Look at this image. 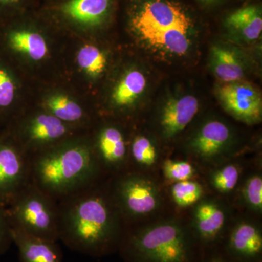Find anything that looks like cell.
<instances>
[{"instance_id":"obj_1","label":"cell","mask_w":262,"mask_h":262,"mask_svg":"<svg viewBox=\"0 0 262 262\" xmlns=\"http://www.w3.org/2000/svg\"><path fill=\"white\" fill-rule=\"evenodd\" d=\"M57 203L59 241L69 248L95 257L119 249L122 218L111 191L95 182Z\"/></svg>"},{"instance_id":"obj_2","label":"cell","mask_w":262,"mask_h":262,"mask_svg":"<svg viewBox=\"0 0 262 262\" xmlns=\"http://www.w3.org/2000/svg\"><path fill=\"white\" fill-rule=\"evenodd\" d=\"M127 26L141 47L165 61L189 58L201 29L194 12L179 0H131Z\"/></svg>"},{"instance_id":"obj_3","label":"cell","mask_w":262,"mask_h":262,"mask_svg":"<svg viewBox=\"0 0 262 262\" xmlns=\"http://www.w3.org/2000/svg\"><path fill=\"white\" fill-rule=\"evenodd\" d=\"M101 172L92 146L84 141H61L29 155L30 182L56 201L94 184Z\"/></svg>"},{"instance_id":"obj_4","label":"cell","mask_w":262,"mask_h":262,"mask_svg":"<svg viewBox=\"0 0 262 262\" xmlns=\"http://www.w3.org/2000/svg\"><path fill=\"white\" fill-rule=\"evenodd\" d=\"M119 250L127 262H201L203 255L190 227L175 220L123 235Z\"/></svg>"},{"instance_id":"obj_5","label":"cell","mask_w":262,"mask_h":262,"mask_svg":"<svg viewBox=\"0 0 262 262\" xmlns=\"http://www.w3.org/2000/svg\"><path fill=\"white\" fill-rule=\"evenodd\" d=\"M12 229L48 241H59L58 203L29 182L5 206Z\"/></svg>"},{"instance_id":"obj_6","label":"cell","mask_w":262,"mask_h":262,"mask_svg":"<svg viewBox=\"0 0 262 262\" xmlns=\"http://www.w3.org/2000/svg\"><path fill=\"white\" fill-rule=\"evenodd\" d=\"M112 187V195L122 218L138 220L155 213L163 198L158 184L137 171L124 172Z\"/></svg>"},{"instance_id":"obj_7","label":"cell","mask_w":262,"mask_h":262,"mask_svg":"<svg viewBox=\"0 0 262 262\" xmlns=\"http://www.w3.org/2000/svg\"><path fill=\"white\" fill-rule=\"evenodd\" d=\"M234 140L233 132L225 122L208 120L188 141V152L203 165H221L232 152Z\"/></svg>"},{"instance_id":"obj_8","label":"cell","mask_w":262,"mask_h":262,"mask_svg":"<svg viewBox=\"0 0 262 262\" xmlns=\"http://www.w3.org/2000/svg\"><path fill=\"white\" fill-rule=\"evenodd\" d=\"M8 139H0V203L7 206L30 182L29 155Z\"/></svg>"},{"instance_id":"obj_9","label":"cell","mask_w":262,"mask_h":262,"mask_svg":"<svg viewBox=\"0 0 262 262\" xmlns=\"http://www.w3.org/2000/svg\"><path fill=\"white\" fill-rule=\"evenodd\" d=\"M216 94L225 111L236 120L248 125L261 122V95L253 84L242 81L225 83Z\"/></svg>"},{"instance_id":"obj_10","label":"cell","mask_w":262,"mask_h":262,"mask_svg":"<svg viewBox=\"0 0 262 262\" xmlns=\"http://www.w3.org/2000/svg\"><path fill=\"white\" fill-rule=\"evenodd\" d=\"M227 221V211L218 201L201 199L194 205L190 228L203 253L223 242Z\"/></svg>"},{"instance_id":"obj_11","label":"cell","mask_w":262,"mask_h":262,"mask_svg":"<svg viewBox=\"0 0 262 262\" xmlns=\"http://www.w3.org/2000/svg\"><path fill=\"white\" fill-rule=\"evenodd\" d=\"M223 251L235 262H254L261 258V227L249 220L236 223L223 241Z\"/></svg>"},{"instance_id":"obj_12","label":"cell","mask_w":262,"mask_h":262,"mask_svg":"<svg viewBox=\"0 0 262 262\" xmlns=\"http://www.w3.org/2000/svg\"><path fill=\"white\" fill-rule=\"evenodd\" d=\"M101 170L124 173L128 168L129 146L123 132L108 125L98 132L96 144L92 146Z\"/></svg>"},{"instance_id":"obj_13","label":"cell","mask_w":262,"mask_h":262,"mask_svg":"<svg viewBox=\"0 0 262 262\" xmlns=\"http://www.w3.org/2000/svg\"><path fill=\"white\" fill-rule=\"evenodd\" d=\"M115 0H65L57 11L63 19L84 29L99 28L113 13Z\"/></svg>"},{"instance_id":"obj_14","label":"cell","mask_w":262,"mask_h":262,"mask_svg":"<svg viewBox=\"0 0 262 262\" xmlns=\"http://www.w3.org/2000/svg\"><path fill=\"white\" fill-rule=\"evenodd\" d=\"M199 101L192 95L170 99L160 110L158 129L165 141H172L190 124L199 110Z\"/></svg>"},{"instance_id":"obj_15","label":"cell","mask_w":262,"mask_h":262,"mask_svg":"<svg viewBox=\"0 0 262 262\" xmlns=\"http://www.w3.org/2000/svg\"><path fill=\"white\" fill-rule=\"evenodd\" d=\"M70 125L51 114L42 113L29 119L22 134L34 153L61 142L70 134Z\"/></svg>"},{"instance_id":"obj_16","label":"cell","mask_w":262,"mask_h":262,"mask_svg":"<svg viewBox=\"0 0 262 262\" xmlns=\"http://www.w3.org/2000/svg\"><path fill=\"white\" fill-rule=\"evenodd\" d=\"M13 243L21 262H63L61 248L56 241L40 238L12 229Z\"/></svg>"},{"instance_id":"obj_17","label":"cell","mask_w":262,"mask_h":262,"mask_svg":"<svg viewBox=\"0 0 262 262\" xmlns=\"http://www.w3.org/2000/svg\"><path fill=\"white\" fill-rule=\"evenodd\" d=\"M148 78L138 69L127 71L112 94V104L117 110H130L139 103L148 89Z\"/></svg>"},{"instance_id":"obj_18","label":"cell","mask_w":262,"mask_h":262,"mask_svg":"<svg viewBox=\"0 0 262 262\" xmlns=\"http://www.w3.org/2000/svg\"><path fill=\"white\" fill-rule=\"evenodd\" d=\"M231 34L247 42L257 40L262 32V12L258 5H248L234 10L225 18Z\"/></svg>"},{"instance_id":"obj_19","label":"cell","mask_w":262,"mask_h":262,"mask_svg":"<svg viewBox=\"0 0 262 262\" xmlns=\"http://www.w3.org/2000/svg\"><path fill=\"white\" fill-rule=\"evenodd\" d=\"M5 47L14 53L24 54L34 61H40L47 56L48 45L45 38L35 31L10 28L4 33Z\"/></svg>"},{"instance_id":"obj_20","label":"cell","mask_w":262,"mask_h":262,"mask_svg":"<svg viewBox=\"0 0 262 262\" xmlns=\"http://www.w3.org/2000/svg\"><path fill=\"white\" fill-rule=\"evenodd\" d=\"M211 63L217 78L225 83L242 80L246 65L233 50L223 46H215L211 51Z\"/></svg>"},{"instance_id":"obj_21","label":"cell","mask_w":262,"mask_h":262,"mask_svg":"<svg viewBox=\"0 0 262 262\" xmlns=\"http://www.w3.org/2000/svg\"><path fill=\"white\" fill-rule=\"evenodd\" d=\"M160 163V152L155 141L145 135L134 138L129 146V163L137 172L147 171L157 168Z\"/></svg>"},{"instance_id":"obj_22","label":"cell","mask_w":262,"mask_h":262,"mask_svg":"<svg viewBox=\"0 0 262 262\" xmlns=\"http://www.w3.org/2000/svg\"><path fill=\"white\" fill-rule=\"evenodd\" d=\"M44 108L46 113L65 122L75 125L83 120L84 113L79 103L65 95H53L46 100Z\"/></svg>"},{"instance_id":"obj_23","label":"cell","mask_w":262,"mask_h":262,"mask_svg":"<svg viewBox=\"0 0 262 262\" xmlns=\"http://www.w3.org/2000/svg\"><path fill=\"white\" fill-rule=\"evenodd\" d=\"M241 174L242 168L238 164L222 163L210 174V184L217 192L231 194L238 185Z\"/></svg>"},{"instance_id":"obj_24","label":"cell","mask_w":262,"mask_h":262,"mask_svg":"<svg viewBox=\"0 0 262 262\" xmlns=\"http://www.w3.org/2000/svg\"><path fill=\"white\" fill-rule=\"evenodd\" d=\"M170 192L172 200L177 206L189 208L203 199L204 188L199 182L190 179L173 183L170 186Z\"/></svg>"},{"instance_id":"obj_25","label":"cell","mask_w":262,"mask_h":262,"mask_svg":"<svg viewBox=\"0 0 262 262\" xmlns=\"http://www.w3.org/2000/svg\"><path fill=\"white\" fill-rule=\"evenodd\" d=\"M77 63L90 77L102 75L107 66V58L102 51L92 45H87L78 52Z\"/></svg>"},{"instance_id":"obj_26","label":"cell","mask_w":262,"mask_h":262,"mask_svg":"<svg viewBox=\"0 0 262 262\" xmlns=\"http://www.w3.org/2000/svg\"><path fill=\"white\" fill-rule=\"evenodd\" d=\"M243 201L248 209L254 213L262 211V177L261 173L251 174L245 181L242 189Z\"/></svg>"},{"instance_id":"obj_27","label":"cell","mask_w":262,"mask_h":262,"mask_svg":"<svg viewBox=\"0 0 262 262\" xmlns=\"http://www.w3.org/2000/svg\"><path fill=\"white\" fill-rule=\"evenodd\" d=\"M165 178L172 183L193 179L196 168L190 162L185 160H165L162 163Z\"/></svg>"},{"instance_id":"obj_28","label":"cell","mask_w":262,"mask_h":262,"mask_svg":"<svg viewBox=\"0 0 262 262\" xmlns=\"http://www.w3.org/2000/svg\"><path fill=\"white\" fill-rule=\"evenodd\" d=\"M16 84L8 67L0 60V113L8 111L15 101Z\"/></svg>"},{"instance_id":"obj_29","label":"cell","mask_w":262,"mask_h":262,"mask_svg":"<svg viewBox=\"0 0 262 262\" xmlns=\"http://www.w3.org/2000/svg\"><path fill=\"white\" fill-rule=\"evenodd\" d=\"M13 244L11 227H10L6 209L0 203V256L4 254Z\"/></svg>"},{"instance_id":"obj_30","label":"cell","mask_w":262,"mask_h":262,"mask_svg":"<svg viewBox=\"0 0 262 262\" xmlns=\"http://www.w3.org/2000/svg\"><path fill=\"white\" fill-rule=\"evenodd\" d=\"M201 262H235L227 256L223 249L215 248L211 249L210 253H203Z\"/></svg>"},{"instance_id":"obj_31","label":"cell","mask_w":262,"mask_h":262,"mask_svg":"<svg viewBox=\"0 0 262 262\" xmlns=\"http://www.w3.org/2000/svg\"><path fill=\"white\" fill-rule=\"evenodd\" d=\"M23 0H0V13L20 4Z\"/></svg>"},{"instance_id":"obj_32","label":"cell","mask_w":262,"mask_h":262,"mask_svg":"<svg viewBox=\"0 0 262 262\" xmlns=\"http://www.w3.org/2000/svg\"><path fill=\"white\" fill-rule=\"evenodd\" d=\"M198 1L204 3V4H213V3L218 2L219 0H198Z\"/></svg>"},{"instance_id":"obj_33","label":"cell","mask_w":262,"mask_h":262,"mask_svg":"<svg viewBox=\"0 0 262 262\" xmlns=\"http://www.w3.org/2000/svg\"><path fill=\"white\" fill-rule=\"evenodd\" d=\"M254 262H262L261 258H260V259L257 260V261H254Z\"/></svg>"}]
</instances>
